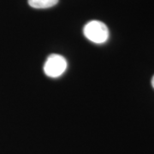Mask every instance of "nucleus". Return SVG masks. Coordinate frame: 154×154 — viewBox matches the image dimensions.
I'll use <instances>...</instances> for the list:
<instances>
[{
    "label": "nucleus",
    "mask_w": 154,
    "mask_h": 154,
    "mask_svg": "<svg viewBox=\"0 0 154 154\" xmlns=\"http://www.w3.org/2000/svg\"><path fill=\"white\" fill-rule=\"evenodd\" d=\"M83 33L88 40L95 44H103L109 38V29L104 22L91 21L83 28Z\"/></svg>",
    "instance_id": "nucleus-1"
},
{
    "label": "nucleus",
    "mask_w": 154,
    "mask_h": 154,
    "mask_svg": "<svg viewBox=\"0 0 154 154\" xmlns=\"http://www.w3.org/2000/svg\"><path fill=\"white\" fill-rule=\"evenodd\" d=\"M67 69L66 59L58 54L50 55L45 61L44 72L51 78H57L61 76Z\"/></svg>",
    "instance_id": "nucleus-2"
},
{
    "label": "nucleus",
    "mask_w": 154,
    "mask_h": 154,
    "mask_svg": "<svg viewBox=\"0 0 154 154\" xmlns=\"http://www.w3.org/2000/svg\"><path fill=\"white\" fill-rule=\"evenodd\" d=\"M28 5L35 9H47L56 5L58 0H28Z\"/></svg>",
    "instance_id": "nucleus-3"
},
{
    "label": "nucleus",
    "mask_w": 154,
    "mask_h": 154,
    "mask_svg": "<svg viewBox=\"0 0 154 154\" xmlns=\"http://www.w3.org/2000/svg\"><path fill=\"white\" fill-rule=\"evenodd\" d=\"M152 88H154V75L152 77Z\"/></svg>",
    "instance_id": "nucleus-4"
}]
</instances>
